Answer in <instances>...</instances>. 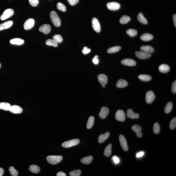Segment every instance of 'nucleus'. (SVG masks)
Masks as SVG:
<instances>
[{
	"instance_id": "obj_1",
	"label": "nucleus",
	"mask_w": 176,
	"mask_h": 176,
	"mask_svg": "<svg viewBox=\"0 0 176 176\" xmlns=\"http://www.w3.org/2000/svg\"><path fill=\"white\" fill-rule=\"evenodd\" d=\"M51 20L53 24L56 26L58 27L61 25V20L57 14L54 11H52L50 13Z\"/></svg>"
},
{
	"instance_id": "obj_2",
	"label": "nucleus",
	"mask_w": 176,
	"mask_h": 176,
	"mask_svg": "<svg viewBox=\"0 0 176 176\" xmlns=\"http://www.w3.org/2000/svg\"><path fill=\"white\" fill-rule=\"evenodd\" d=\"M48 162L52 165L57 164L62 160V157L60 155H49L47 156Z\"/></svg>"
},
{
	"instance_id": "obj_3",
	"label": "nucleus",
	"mask_w": 176,
	"mask_h": 176,
	"mask_svg": "<svg viewBox=\"0 0 176 176\" xmlns=\"http://www.w3.org/2000/svg\"><path fill=\"white\" fill-rule=\"evenodd\" d=\"M80 143V140L78 139H76L70 140L63 143L62 146L65 148H68L77 145Z\"/></svg>"
},
{
	"instance_id": "obj_4",
	"label": "nucleus",
	"mask_w": 176,
	"mask_h": 176,
	"mask_svg": "<svg viewBox=\"0 0 176 176\" xmlns=\"http://www.w3.org/2000/svg\"><path fill=\"white\" fill-rule=\"evenodd\" d=\"M14 13V12L12 9H7L5 10L2 14L0 17V19L2 21L5 20L12 16Z\"/></svg>"
},
{
	"instance_id": "obj_5",
	"label": "nucleus",
	"mask_w": 176,
	"mask_h": 176,
	"mask_svg": "<svg viewBox=\"0 0 176 176\" xmlns=\"http://www.w3.org/2000/svg\"><path fill=\"white\" fill-rule=\"evenodd\" d=\"M135 55L137 57L141 59H147L151 56L150 53L146 52L143 51H136Z\"/></svg>"
},
{
	"instance_id": "obj_6",
	"label": "nucleus",
	"mask_w": 176,
	"mask_h": 176,
	"mask_svg": "<svg viewBox=\"0 0 176 176\" xmlns=\"http://www.w3.org/2000/svg\"><path fill=\"white\" fill-rule=\"evenodd\" d=\"M155 99V96L152 91H149L145 96L146 101L148 104H151Z\"/></svg>"
},
{
	"instance_id": "obj_7",
	"label": "nucleus",
	"mask_w": 176,
	"mask_h": 176,
	"mask_svg": "<svg viewBox=\"0 0 176 176\" xmlns=\"http://www.w3.org/2000/svg\"><path fill=\"white\" fill-rule=\"evenodd\" d=\"M92 26L93 29L96 32L99 33L101 31V26L100 24L97 19L96 18H93L92 20Z\"/></svg>"
},
{
	"instance_id": "obj_8",
	"label": "nucleus",
	"mask_w": 176,
	"mask_h": 176,
	"mask_svg": "<svg viewBox=\"0 0 176 176\" xmlns=\"http://www.w3.org/2000/svg\"><path fill=\"white\" fill-rule=\"evenodd\" d=\"M115 117L118 121L123 122L125 121L126 118L125 112L123 110H118L115 113Z\"/></svg>"
},
{
	"instance_id": "obj_9",
	"label": "nucleus",
	"mask_w": 176,
	"mask_h": 176,
	"mask_svg": "<svg viewBox=\"0 0 176 176\" xmlns=\"http://www.w3.org/2000/svg\"><path fill=\"white\" fill-rule=\"evenodd\" d=\"M35 24V21L32 18L27 19L24 22L23 24V27L25 30H29L32 28Z\"/></svg>"
},
{
	"instance_id": "obj_10",
	"label": "nucleus",
	"mask_w": 176,
	"mask_h": 176,
	"mask_svg": "<svg viewBox=\"0 0 176 176\" xmlns=\"http://www.w3.org/2000/svg\"><path fill=\"white\" fill-rule=\"evenodd\" d=\"M107 7L110 10L115 11L119 9L121 6L119 3L113 2L108 3Z\"/></svg>"
},
{
	"instance_id": "obj_11",
	"label": "nucleus",
	"mask_w": 176,
	"mask_h": 176,
	"mask_svg": "<svg viewBox=\"0 0 176 176\" xmlns=\"http://www.w3.org/2000/svg\"><path fill=\"white\" fill-rule=\"evenodd\" d=\"M119 140L120 145L123 150L127 151L128 150V147L126 140L124 136L120 135L119 136Z\"/></svg>"
},
{
	"instance_id": "obj_12",
	"label": "nucleus",
	"mask_w": 176,
	"mask_h": 176,
	"mask_svg": "<svg viewBox=\"0 0 176 176\" xmlns=\"http://www.w3.org/2000/svg\"><path fill=\"white\" fill-rule=\"evenodd\" d=\"M109 112V109L108 108L103 107L101 108L100 111L99 113V116L101 119H105L107 117Z\"/></svg>"
},
{
	"instance_id": "obj_13",
	"label": "nucleus",
	"mask_w": 176,
	"mask_h": 176,
	"mask_svg": "<svg viewBox=\"0 0 176 176\" xmlns=\"http://www.w3.org/2000/svg\"><path fill=\"white\" fill-rule=\"evenodd\" d=\"M39 30L45 34L49 33L51 30L50 25L48 24H44L42 25L39 28Z\"/></svg>"
},
{
	"instance_id": "obj_14",
	"label": "nucleus",
	"mask_w": 176,
	"mask_h": 176,
	"mask_svg": "<svg viewBox=\"0 0 176 176\" xmlns=\"http://www.w3.org/2000/svg\"><path fill=\"white\" fill-rule=\"evenodd\" d=\"M9 111L11 113L15 114H20L22 111V109L20 106L14 105L11 106Z\"/></svg>"
},
{
	"instance_id": "obj_15",
	"label": "nucleus",
	"mask_w": 176,
	"mask_h": 176,
	"mask_svg": "<svg viewBox=\"0 0 176 176\" xmlns=\"http://www.w3.org/2000/svg\"><path fill=\"white\" fill-rule=\"evenodd\" d=\"M132 130L135 132L137 136L139 138L143 136L141 131L142 129L141 127L137 125H133L132 127Z\"/></svg>"
},
{
	"instance_id": "obj_16",
	"label": "nucleus",
	"mask_w": 176,
	"mask_h": 176,
	"mask_svg": "<svg viewBox=\"0 0 176 176\" xmlns=\"http://www.w3.org/2000/svg\"><path fill=\"white\" fill-rule=\"evenodd\" d=\"M121 63L124 65L128 66H133L136 65L135 61L134 60L130 58H126L121 61Z\"/></svg>"
},
{
	"instance_id": "obj_17",
	"label": "nucleus",
	"mask_w": 176,
	"mask_h": 176,
	"mask_svg": "<svg viewBox=\"0 0 176 176\" xmlns=\"http://www.w3.org/2000/svg\"><path fill=\"white\" fill-rule=\"evenodd\" d=\"M98 79L99 82L102 85H105L107 84L108 79L107 76L105 74H99L98 76Z\"/></svg>"
},
{
	"instance_id": "obj_18",
	"label": "nucleus",
	"mask_w": 176,
	"mask_h": 176,
	"mask_svg": "<svg viewBox=\"0 0 176 176\" xmlns=\"http://www.w3.org/2000/svg\"><path fill=\"white\" fill-rule=\"evenodd\" d=\"M13 23V22L12 21H9L0 24V31L10 28L12 25Z\"/></svg>"
},
{
	"instance_id": "obj_19",
	"label": "nucleus",
	"mask_w": 176,
	"mask_h": 176,
	"mask_svg": "<svg viewBox=\"0 0 176 176\" xmlns=\"http://www.w3.org/2000/svg\"><path fill=\"white\" fill-rule=\"evenodd\" d=\"M127 116L129 118L132 119H138L139 117V115L138 113H135L132 109H128L127 111Z\"/></svg>"
},
{
	"instance_id": "obj_20",
	"label": "nucleus",
	"mask_w": 176,
	"mask_h": 176,
	"mask_svg": "<svg viewBox=\"0 0 176 176\" xmlns=\"http://www.w3.org/2000/svg\"><path fill=\"white\" fill-rule=\"evenodd\" d=\"M153 38V36L150 33H145L142 34L141 36L140 39L143 41H151Z\"/></svg>"
},
{
	"instance_id": "obj_21",
	"label": "nucleus",
	"mask_w": 176,
	"mask_h": 176,
	"mask_svg": "<svg viewBox=\"0 0 176 176\" xmlns=\"http://www.w3.org/2000/svg\"><path fill=\"white\" fill-rule=\"evenodd\" d=\"M128 83L126 80L123 79H119L116 84V87L118 88H124L127 87Z\"/></svg>"
},
{
	"instance_id": "obj_22",
	"label": "nucleus",
	"mask_w": 176,
	"mask_h": 176,
	"mask_svg": "<svg viewBox=\"0 0 176 176\" xmlns=\"http://www.w3.org/2000/svg\"><path fill=\"white\" fill-rule=\"evenodd\" d=\"M158 69L160 72L163 73H167L170 70V67L169 66L165 64H161L159 66Z\"/></svg>"
},
{
	"instance_id": "obj_23",
	"label": "nucleus",
	"mask_w": 176,
	"mask_h": 176,
	"mask_svg": "<svg viewBox=\"0 0 176 176\" xmlns=\"http://www.w3.org/2000/svg\"><path fill=\"white\" fill-rule=\"evenodd\" d=\"M110 133L107 132L105 133L102 134L99 136L98 138V142L99 143H102L105 141L109 137Z\"/></svg>"
},
{
	"instance_id": "obj_24",
	"label": "nucleus",
	"mask_w": 176,
	"mask_h": 176,
	"mask_svg": "<svg viewBox=\"0 0 176 176\" xmlns=\"http://www.w3.org/2000/svg\"><path fill=\"white\" fill-rule=\"evenodd\" d=\"M140 49L142 51H143L149 53H153L154 52V49L150 46H142L141 47Z\"/></svg>"
},
{
	"instance_id": "obj_25",
	"label": "nucleus",
	"mask_w": 176,
	"mask_h": 176,
	"mask_svg": "<svg viewBox=\"0 0 176 176\" xmlns=\"http://www.w3.org/2000/svg\"><path fill=\"white\" fill-rule=\"evenodd\" d=\"M10 43L12 44L22 45L24 43V40L20 38H15L10 41Z\"/></svg>"
},
{
	"instance_id": "obj_26",
	"label": "nucleus",
	"mask_w": 176,
	"mask_h": 176,
	"mask_svg": "<svg viewBox=\"0 0 176 176\" xmlns=\"http://www.w3.org/2000/svg\"><path fill=\"white\" fill-rule=\"evenodd\" d=\"M93 159L92 156L90 155V156L83 157L81 159V162L84 164H89L92 162Z\"/></svg>"
},
{
	"instance_id": "obj_27",
	"label": "nucleus",
	"mask_w": 176,
	"mask_h": 176,
	"mask_svg": "<svg viewBox=\"0 0 176 176\" xmlns=\"http://www.w3.org/2000/svg\"><path fill=\"white\" fill-rule=\"evenodd\" d=\"M138 20L141 23L143 24H147L148 23V21L144 17L143 14L140 12L138 14L137 16Z\"/></svg>"
},
{
	"instance_id": "obj_28",
	"label": "nucleus",
	"mask_w": 176,
	"mask_h": 176,
	"mask_svg": "<svg viewBox=\"0 0 176 176\" xmlns=\"http://www.w3.org/2000/svg\"><path fill=\"white\" fill-rule=\"evenodd\" d=\"M11 106L7 102H0V109L5 110H9Z\"/></svg>"
},
{
	"instance_id": "obj_29",
	"label": "nucleus",
	"mask_w": 176,
	"mask_h": 176,
	"mask_svg": "<svg viewBox=\"0 0 176 176\" xmlns=\"http://www.w3.org/2000/svg\"><path fill=\"white\" fill-rule=\"evenodd\" d=\"M138 78L140 80L144 82L150 81L152 79L151 76L146 74H141L139 75Z\"/></svg>"
},
{
	"instance_id": "obj_30",
	"label": "nucleus",
	"mask_w": 176,
	"mask_h": 176,
	"mask_svg": "<svg viewBox=\"0 0 176 176\" xmlns=\"http://www.w3.org/2000/svg\"><path fill=\"white\" fill-rule=\"evenodd\" d=\"M111 144L110 143L106 146L105 149L104 154L106 157H109L111 153Z\"/></svg>"
},
{
	"instance_id": "obj_31",
	"label": "nucleus",
	"mask_w": 176,
	"mask_h": 176,
	"mask_svg": "<svg viewBox=\"0 0 176 176\" xmlns=\"http://www.w3.org/2000/svg\"><path fill=\"white\" fill-rule=\"evenodd\" d=\"M29 170L32 173H38L40 172V168L37 165H32L29 167Z\"/></svg>"
},
{
	"instance_id": "obj_32",
	"label": "nucleus",
	"mask_w": 176,
	"mask_h": 176,
	"mask_svg": "<svg viewBox=\"0 0 176 176\" xmlns=\"http://www.w3.org/2000/svg\"><path fill=\"white\" fill-rule=\"evenodd\" d=\"M131 20V18L128 16L124 15L120 19V22L121 24H126Z\"/></svg>"
},
{
	"instance_id": "obj_33",
	"label": "nucleus",
	"mask_w": 176,
	"mask_h": 176,
	"mask_svg": "<svg viewBox=\"0 0 176 176\" xmlns=\"http://www.w3.org/2000/svg\"><path fill=\"white\" fill-rule=\"evenodd\" d=\"M121 49V47L119 46L111 47L107 50V52L110 54L119 51Z\"/></svg>"
},
{
	"instance_id": "obj_34",
	"label": "nucleus",
	"mask_w": 176,
	"mask_h": 176,
	"mask_svg": "<svg viewBox=\"0 0 176 176\" xmlns=\"http://www.w3.org/2000/svg\"><path fill=\"white\" fill-rule=\"evenodd\" d=\"M94 118L93 116H91L89 117L88 122H87V127L88 129H90L93 127L94 124Z\"/></svg>"
},
{
	"instance_id": "obj_35",
	"label": "nucleus",
	"mask_w": 176,
	"mask_h": 176,
	"mask_svg": "<svg viewBox=\"0 0 176 176\" xmlns=\"http://www.w3.org/2000/svg\"><path fill=\"white\" fill-rule=\"evenodd\" d=\"M173 105L171 102H169L166 104V106L164 109V110L165 113H168L171 112L172 108H173Z\"/></svg>"
},
{
	"instance_id": "obj_36",
	"label": "nucleus",
	"mask_w": 176,
	"mask_h": 176,
	"mask_svg": "<svg viewBox=\"0 0 176 176\" xmlns=\"http://www.w3.org/2000/svg\"><path fill=\"white\" fill-rule=\"evenodd\" d=\"M46 44L47 45L53 46L55 47L57 46V43L53 39H48L45 42Z\"/></svg>"
},
{
	"instance_id": "obj_37",
	"label": "nucleus",
	"mask_w": 176,
	"mask_h": 176,
	"mask_svg": "<svg viewBox=\"0 0 176 176\" xmlns=\"http://www.w3.org/2000/svg\"><path fill=\"white\" fill-rule=\"evenodd\" d=\"M127 34L131 37H134L137 34V31L135 29H128L126 31Z\"/></svg>"
},
{
	"instance_id": "obj_38",
	"label": "nucleus",
	"mask_w": 176,
	"mask_h": 176,
	"mask_svg": "<svg viewBox=\"0 0 176 176\" xmlns=\"http://www.w3.org/2000/svg\"><path fill=\"white\" fill-rule=\"evenodd\" d=\"M9 172L11 175L12 176H17L18 175V172L17 170L14 169L12 166H11L9 168Z\"/></svg>"
},
{
	"instance_id": "obj_39",
	"label": "nucleus",
	"mask_w": 176,
	"mask_h": 176,
	"mask_svg": "<svg viewBox=\"0 0 176 176\" xmlns=\"http://www.w3.org/2000/svg\"><path fill=\"white\" fill-rule=\"evenodd\" d=\"M57 8L59 10L63 12L66 11V8L65 5L62 3L60 2L58 3L57 4Z\"/></svg>"
},
{
	"instance_id": "obj_40",
	"label": "nucleus",
	"mask_w": 176,
	"mask_h": 176,
	"mask_svg": "<svg viewBox=\"0 0 176 176\" xmlns=\"http://www.w3.org/2000/svg\"><path fill=\"white\" fill-rule=\"evenodd\" d=\"M53 39L57 43H61L63 41V38L61 35L59 34L55 35L53 37Z\"/></svg>"
},
{
	"instance_id": "obj_41",
	"label": "nucleus",
	"mask_w": 176,
	"mask_h": 176,
	"mask_svg": "<svg viewBox=\"0 0 176 176\" xmlns=\"http://www.w3.org/2000/svg\"><path fill=\"white\" fill-rule=\"evenodd\" d=\"M153 132L154 133L158 134L160 132V127L158 123H154L153 127Z\"/></svg>"
},
{
	"instance_id": "obj_42",
	"label": "nucleus",
	"mask_w": 176,
	"mask_h": 176,
	"mask_svg": "<svg viewBox=\"0 0 176 176\" xmlns=\"http://www.w3.org/2000/svg\"><path fill=\"white\" fill-rule=\"evenodd\" d=\"M81 170H77L71 171L69 173V175L70 176H79L81 175Z\"/></svg>"
},
{
	"instance_id": "obj_43",
	"label": "nucleus",
	"mask_w": 176,
	"mask_h": 176,
	"mask_svg": "<svg viewBox=\"0 0 176 176\" xmlns=\"http://www.w3.org/2000/svg\"><path fill=\"white\" fill-rule=\"evenodd\" d=\"M176 117H174L172 120H171L170 124V128L171 130H174L176 128Z\"/></svg>"
},
{
	"instance_id": "obj_44",
	"label": "nucleus",
	"mask_w": 176,
	"mask_h": 176,
	"mask_svg": "<svg viewBox=\"0 0 176 176\" xmlns=\"http://www.w3.org/2000/svg\"><path fill=\"white\" fill-rule=\"evenodd\" d=\"M30 4L32 6L36 7L39 3V0H28Z\"/></svg>"
},
{
	"instance_id": "obj_45",
	"label": "nucleus",
	"mask_w": 176,
	"mask_h": 176,
	"mask_svg": "<svg viewBox=\"0 0 176 176\" xmlns=\"http://www.w3.org/2000/svg\"><path fill=\"white\" fill-rule=\"evenodd\" d=\"M92 62L94 64L97 65L99 63V56L97 55L95 56L92 59Z\"/></svg>"
},
{
	"instance_id": "obj_46",
	"label": "nucleus",
	"mask_w": 176,
	"mask_h": 176,
	"mask_svg": "<svg viewBox=\"0 0 176 176\" xmlns=\"http://www.w3.org/2000/svg\"><path fill=\"white\" fill-rule=\"evenodd\" d=\"M90 51L91 50L90 49L88 48L87 47H85L82 50V53L84 55H86L88 54Z\"/></svg>"
},
{
	"instance_id": "obj_47",
	"label": "nucleus",
	"mask_w": 176,
	"mask_h": 176,
	"mask_svg": "<svg viewBox=\"0 0 176 176\" xmlns=\"http://www.w3.org/2000/svg\"><path fill=\"white\" fill-rule=\"evenodd\" d=\"M172 91L174 93H176V81H175L173 82L172 85Z\"/></svg>"
},
{
	"instance_id": "obj_48",
	"label": "nucleus",
	"mask_w": 176,
	"mask_h": 176,
	"mask_svg": "<svg viewBox=\"0 0 176 176\" xmlns=\"http://www.w3.org/2000/svg\"><path fill=\"white\" fill-rule=\"evenodd\" d=\"M67 0L71 5L73 6L78 3L79 0Z\"/></svg>"
},
{
	"instance_id": "obj_49",
	"label": "nucleus",
	"mask_w": 176,
	"mask_h": 176,
	"mask_svg": "<svg viewBox=\"0 0 176 176\" xmlns=\"http://www.w3.org/2000/svg\"><path fill=\"white\" fill-rule=\"evenodd\" d=\"M112 159H113V161H114V163H115V164H118L119 162V161H120L119 158L116 156H113Z\"/></svg>"
},
{
	"instance_id": "obj_50",
	"label": "nucleus",
	"mask_w": 176,
	"mask_h": 176,
	"mask_svg": "<svg viewBox=\"0 0 176 176\" xmlns=\"http://www.w3.org/2000/svg\"><path fill=\"white\" fill-rule=\"evenodd\" d=\"M57 176H66V174L63 172H58L56 174Z\"/></svg>"
},
{
	"instance_id": "obj_51",
	"label": "nucleus",
	"mask_w": 176,
	"mask_h": 176,
	"mask_svg": "<svg viewBox=\"0 0 176 176\" xmlns=\"http://www.w3.org/2000/svg\"><path fill=\"white\" fill-rule=\"evenodd\" d=\"M144 152H141L137 154L136 156L138 157H141L143 156L144 155Z\"/></svg>"
},
{
	"instance_id": "obj_52",
	"label": "nucleus",
	"mask_w": 176,
	"mask_h": 176,
	"mask_svg": "<svg viewBox=\"0 0 176 176\" xmlns=\"http://www.w3.org/2000/svg\"><path fill=\"white\" fill-rule=\"evenodd\" d=\"M173 21H174V24L175 27H176V15L175 14L173 16Z\"/></svg>"
},
{
	"instance_id": "obj_53",
	"label": "nucleus",
	"mask_w": 176,
	"mask_h": 176,
	"mask_svg": "<svg viewBox=\"0 0 176 176\" xmlns=\"http://www.w3.org/2000/svg\"><path fill=\"white\" fill-rule=\"evenodd\" d=\"M4 173V170L3 168H0V176H3Z\"/></svg>"
},
{
	"instance_id": "obj_54",
	"label": "nucleus",
	"mask_w": 176,
	"mask_h": 176,
	"mask_svg": "<svg viewBox=\"0 0 176 176\" xmlns=\"http://www.w3.org/2000/svg\"><path fill=\"white\" fill-rule=\"evenodd\" d=\"M1 66V64L0 63V68Z\"/></svg>"
}]
</instances>
